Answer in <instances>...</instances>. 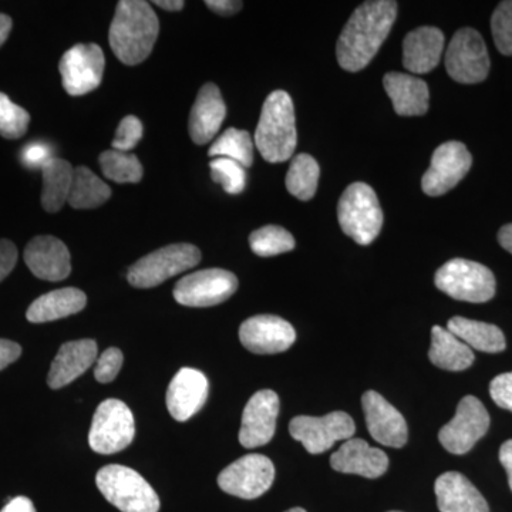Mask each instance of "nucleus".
Instances as JSON below:
<instances>
[{
	"mask_svg": "<svg viewBox=\"0 0 512 512\" xmlns=\"http://www.w3.org/2000/svg\"><path fill=\"white\" fill-rule=\"evenodd\" d=\"M285 512H306V511L303 510V508L296 507V508H291V510H288Z\"/></svg>",
	"mask_w": 512,
	"mask_h": 512,
	"instance_id": "nucleus-51",
	"label": "nucleus"
},
{
	"mask_svg": "<svg viewBox=\"0 0 512 512\" xmlns=\"http://www.w3.org/2000/svg\"><path fill=\"white\" fill-rule=\"evenodd\" d=\"M370 436L383 446L400 448L407 443V423L399 410L377 392L369 390L362 397Z\"/></svg>",
	"mask_w": 512,
	"mask_h": 512,
	"instance_id": "nucleus-18",
	"label": "nucleus"
},
{
	"mask_svg": "<svg viewBox=\"0 0 512 512\" xmlns=\"http://www.w3.org/2000/svg\"><path fill=\"white\" fill-rule=\"evenodd\" d=\"M74 168L69 161L53 157L42 168L43 191L42 205L50 214L62 210L69 200L70 188L73 183Z\"/></svg>",
	"mask_w": 512,
	"mask_h": 512,
	"instance_id": "nucleus-30",
	"label": "nucleus"
},
{
	"mask_svg": "<svg viewBox=\"0 0 512 512\" xmlns=\"http://www.w3.org/2000/svg\"><path fill=\"white\" fill-rule=\"evenodd\" d=\"M490 414L474 396H466L458 403L456 416L440 430L441 446L448 453L466 454L490 429Z\"/></svg>",
	"mask_w": 512,
	"mask_h": 512,
	"instance_id": "nucleus-12",
	"label": "nucleus"
},
{
	"mask_svg": "<svg viewBox=\"0 0 512 512\" xmlns=\"http://www.w3.org/2000/svg\"><path fill=\"white\" fill-rule=\"evenodd\" d=\"M430 362L440 369L461 372L474 363L473 350L448 329L434 326L431 329Z\"/></svg>",
	"mask_w": 512,
	"mask_h": 512,
	"instance_id": "nucleus-28",
	"label": "nucleus"
},
{
	"mask_svg": "<svg viewBox=\"0 0 512 512\" xmlns=\"http://www.w3.org/2000/svg\"><path fill=\"white\" fill-rule=\"evenodd\" d=\"M52 158V148L45 143H30L22 151V163L29 168H43Z\"/></svg>",
	"mask_w": 512,
	"mask_h": 512,
	"instance_id": "nucleus-42",
	"label": "nucleus"
},
{
	"mask_svg": "<svg viewBox=\"0 0 512 512\" xmlns=\"http://www.w3.org/2000/svg\"><path fill=\"white\" fill-rule=\"evenodd\" d=\"M238 289L237 276L225 269H204L184 276L174 288V299L190 308H210L231 298Z\"/></svg>",
	"mask_w": 512,
	"mask_h": 512,
	"instance_id": "nucleus-10",
	"label": "nucleus"
},
{
	"mask_svg": "<svg viewBox=\"0 0 512 512\" xmlns=\"http://www.w3.org/2000/svg\"><path fill=\"white\" fill-rule=\"evenodd\" d=\"M239 339L249 352L275 355L291 348L296 340V332L288 320L274 315H258L242 323Z\"/></svg>",
	"mask_w": 512,
	"mask_h": 512,
	"instance_id": "nucleus-16",
	"label": "nucleus"
},
{
	"mask_svg": "<svg viewBox=\"0 0 512 512\" xmlns=\"http://www.w3.org/2000/svg\"><path fill=\"white\" fill-rule=\"evenodd\" d=\"M25 262L30 272L43 281L60 282L72 272L69 249L52 235L33 238L25 249Z\"/></svg>",
	"mask_w": 512,
	"mask_h": 512,
	"instance_id": "nucleus-19",
	"label": "nucleus"
},
{
	"mask_svg": "<svg viewBox=\"0 0 512 512\" xmlns=\"http://www.w3.org/2000/svg\"><path fill=\"white\" fill-rule=\"evenodd\" d=\"M490 394L498 407L512 412V372L495 377L490 384Z\"/></svg>",
	"mask_w": 512,
	"mask_h": 512,
	"instance_id": "nucleus-41",
	"label": "nucleus"
},
{
	"mask_svg": "<svg viewBox=\"0 0 512 512\" xmlns=\"http://www.w3.org/2000/svg\"><path fill=\"white\" fill-rule=\"evenodd\" d=\"M383 84L399 116H423L429 110V86L419 77L392 72L384 76Z\"/></svg>",
	"mask_w": 512,
	"mask_h": 512,
	"instance_id": "nucleus-26",
	"label": "nucleus"
},
{
	"mask_svg": "<svg viewBox=\"0 0 512 512\" xmlns=\"http://www.w3.org/2000/svg\"><path fill=\"white\" fill-rule=\"evenodd\" d=\"M211 177L231 195L241 194L247 185V173L241 164L228 158H214L210 164Z\"/></svg>",
	"mask_w": 512,
	"mask_h": 512,
	"instance_id": "nucleus-37",
	"label": "nucleus"
},
{
	"mask_svg": "<svg viewBox=\"0 0 512 512\" xmlns=\"http://www.w3.org/2000/svg\"><path fill=\"white\" fill-rule=\"evenodd\" d=\"M124 356L120 349L110 348L97 360L94 377L99 383H110L119 375L123 366Z\"/></svg>",
	"mask_w": 512,
	"mask_h": 512,
	"instance_id": "nucleus-40",
	"label": "nucleus"
},
{
	"mask_svg": "<svg viewBox=\"0 0 512 512\" xmlns=\"http://www.w3.org/2000/svg\"><path fill=\"white\" fill-rule=\"evenodd\" d=\"M201 262V251L191 244H173L151 252L128 269L127 279L134 288L148 289L163 284Z\"/></svg>",
	"mask_w": 512,
	"mask_h": 512,
	"instance_id": "nucleus-6",
	"label": "nucleus"
},
{
	"mask_svg": "<svg viewBox=\"0 0 512 512\" xmlns=\"http://www.w3.org/2000/svg\"><path fill=\"white\" fill-rule=\"evenodd\" d=\"M498 242L505 251L512 254V224L504 225L498 232Z\"/></svg>",
	"mask_w": 512,
	"mask_h": 512,
	"instance_id": "nucleus-48",
	"label": "nucleus"
},
{
	"mask_svg": "<svg viewBox=\"0 0 512 512\" xmlns=\"http://www.w3.org/2000/svg\"><path fill=\"white\" fill-rule=\"evenodd\" d=\"M136 423L126 403L107 399L99 404L89 431V444L99 454H116L133 443Z\"/></svg>",
	"mask_w": 512,
	"mask_h": 512,
	"instance_id": "nucleus-8",
	"label": "nucleus"
},
{
	"mask_svg": "<svg viewBox=\"0 0 512 512\" xmlns=\"http://www.w3.org/2000/svg\"><path fill=\"white\" fill-rule=\"evenodd\" d=\"M156 5L158 8L164 10H170V12H178L184 8L185 3L183 0H156Z\"/></svg>",
	"mask_w": 512,
	"mask_h": 512,
	"instance_id": "nucleus-50",
	"label": "nucleus"
},
{
	"mask_svg": "<svg viewBox=\"0 0 512 512\" xmlns=\"http://www.w3.org/2000/svg\"><path fill=\"white\" fill-rule=\"evenodd\" d=\"M0 512H36V508L28 497H16L10 500Z\"/></svg>",
	"mask_w": 512,
	"mask_h": 512,
	"instance_id": "nucleus-46",
	"label": "nucleus"
},
{
	"mask_svg": "<svg viewBox=\"0 0 512 512\" xmlns=\"http://www.w3.org/2000/svg\"><path fill=\"white\" fill-rule=\"evenodd\" d=\"M356 424L345 412L323 417L298 416L289 424V433L311 454H322L338 441L352 439Z\"/></svg>",
	"mask_w": 512,
	"mask_h": 512,
	"instance_id": "nucleus-11",
	"label": "nucleus"
},
{
	"mask_svg": "<svg viewBox=\"0 0 512 512\" xmlns=\"http://www.w3.org/2000/svg\"><path fill=\"white\" fill-rule=\"evenodd\" d=\"M339 225L359 245H370L383 227V211L370 185H349L338 205Z\"/></svg>",
	"mask_w": 512,
	"mask_h": 512,
	"instance_id": "nucleus-4",
	"label": "nucleus"
},
{
	"mask_svg": "<svg viewBox=\"0 0 512 512\" xmlns=\"http://www.w3.org/2000/svg\"><path fill=\"white\" fill-rule=\"evenodd\" d=\"M22 355V348L12 340L0 339V370L5 369Z\"/></svg>",
	"mask_w": 512,
	"mask_h": 512,
	"instance_id": "nucleus-44",
	"label": "nucleus"
},
{
	"mask_svg": "<svg viewBox=\"0 0 512 512\" xmlns=\"http://www.w3.org/2000/svg\"><path fill=\"white\" fill-rule=\"evenodd\" d=\"M298 144L295 109L291 96L276 90L266 97L255 131V146L268 163H285Z\"/></svg>",
	"mask_w": 512,
	"mask_h": 512,
	"instance_id": "nucleus-3",
	"label": "nucleus"
},
{
	"mask_svg": "<svg viewBox=\"0 0 512 512\" xmlns=\"http://www.w3.org/2000/svg\"><path fill=\"white\" fill-rule=\"evenodd\" d=\"M495 46L505 56H512V0L497 6L491 18Z\"/></svg>",
	"mask_w": 512,
	"mask_h": 512,
	"instance_id": "nucleus-38",
	"label": "nucleus"
},
{
	"mask_svg": "<svg viewBox=\"0 0 512 512\" xmlns=\"http://www.w3.org/2000/svg\"><path fill=\"white\" fill-rule=\"evenodd\" d=\"M86 305V293L80 289H56L37 298L29 306L26 318L32 323L53 322L82 312Z\"/></svg>",
	"mask_w": 512,
	"mask_h": 512,
	"instance_id": "nucleus-27",
	"label": "nucleus"
},
{
	"mask_svg": "<svg viewBox=\"0 0 512 512\" xmlns=\"http://www.w3.org/2000/svg\"><path fill=\"white\" fill-rule=\"evenodd\" d=\"M473 157L460 141H448L441 144L433 157L429 170L423 175L421 188L430 197H440L454 187L470 171Z\"/></svg>",
	"mask_w": 512,
	"mask_h": 512,
	"instance_id": "nucleus-15",
	"label": "nucleus"
},
{
	"mask_svg": "<svg viewBox=\"0 0 512 512\" xmlns=\"http://www.w3.org/2000/svg\"><path fill=\"white\" fill-rule=\"evenodd\" d=\"M227 117L220 89L208 83L201 87L190 114V137L198 146L210 143Z\"/></svg>",
	"mask_w": 512,
	"mask_h": 512,
	"instance_id": "nucleus-22",
	"label": "nucleus"
},
{
	"mask_svg": "<svg viewBox=\"0 0 512 512\" xmlns=\"http://www.w3.org/2000/svg\"><path fill=\"white\" fill-rule=\"evenodd\" d=\"M274 480V463L262 454H248L221 471L218 485L234 497L255 500L272 487Z\"/></svg>",
	"mask_w": 512,
	"mask_h": 512,
	"instance_id": "nucleus-13",
	"label": "nucleus"
},
{
	"mask_svg": "<svg viewBox=\"0 0 512 512\" xmlns=\"http://www.w3.org/2000/svg\"><path fill=\"white\" fill-rule=\"evenodd\" d=\"M447 329L461 342L466 343L468 348L477 349L480 352L500 353L507 346L504 333L491 323L456 316L448 320Z\"/></svg>",
	"mask_w": 512,
	"mask_h": 512,
	"instance_id": "nucleus-29",
	"label": "nucleus"
},
{
	"mask_svg": "<svg viewBox=\"0 0 512 512\" xmlns=\"http://www.w3.org/2000/svg\"><path fill=\"white\" fill-rule=\"evenodd\" d=\"M444 50V35L433 26L414 29L404 37L403 64L410 73L426 74L439 66Z\"/></svg>",
	"mask_w": 512,
	"mask_h": 512,
	"instance_id": "nucleus-25",
	"label": "nucleus"
},
{
	"mask_svg": "<svg viewBox=\"0 0 512 512\" xmlns=\"http://www.w3.org/2000/svg\"><path fill=\"white\" fill-rule=\"evenodd\" d=\"M500 461L507 471L508 474V484H510V488L512 491V440L505 441L503 446L500 448Z\"/></svg>",
	"mask_w": 512,
	"mask_h": 512,
	"instance_id": "nucleus-47",
	"label": "nucleus"
},
{
	"mask_svg": "<svg viewBox=\"0 0 512 512\" xmlns=\"http://www.w3.org/2000/svg\"><path fill=\"white\" fill-rule=\"evenodd\" d=\"M143 131V124L137 117H124L117 128L116 137L113 140V150L123 151V153L133 150L143 138Z\"/></svg>",
	"mask_w": 512,
	"mask_h": 512,
	"instance_id": "nucleus-39",
	"label": "nucleus"
},
{
	"mask_svg": "<svg viewBox=\"0 0 512 512\" xmlns=\"http://www.w3.org/2000/svg\"><path fill=\"white\" fill-rule=\"evenodd\" d=\"M97 488L121 512H158L161 503L154 488L133 468L106 466L96 476Z\"/></svg>",
	"mask_w": 512,
	"mask_h": 512,
	"instance_id": "nucleus-5",
	"label": "nucleus"
},
{
	"mask_svg": "<svg viewBox=\"0 0 512 512\" xmlns=\"http://www.w3.org/2000/svg\"><path fill=\"white\" fill-rule=\"evenodd\" d=\"M330 466L339 473L379 478L389 468V457L380 448L370 447L365 440L352 437L332 454Z\"/></svg>",
	"mask_w": 512,
	"mask_h": 512,
	"instance_id": "nucleus-21",
	"label": "nucleus"
},
{
	"mask_svg": "<svg viewBox=\"0 0 512 512\" xmlns=\"http://www.w3.org/2000/svg\"><path fill=\"white\" fill-rule=\"evenodd\" d=\"M446 69L451 79L461 84H476L487 79L490 56L477 30L463 28L456 32L447 47Z\"/></svg>",
	"mask_w": 512,
	"mask_h": 512,
	"instance_id": "nucleus-9",
	"label": "nucleus"
},
{
	"mask_svg": "<svg viewBox=\"0 0 512 512\" xmlns=\"http://www.w3.org/2000/svg\"><path fill=\"white\" fill-rule=\"evenodd\" d=\"M30 116L28 111L0 93V136L8 140H18L28 131Z\"/></svg>",
	"mask_w": 512,
	"mask_h": 512,
	"instance_id": "nucleus-36",
	"label": "nucleus"
},
{
	"mask_svg": "<svg viewBox=\"0 0 512 512\" xmlns=\"http://www.w3.org/2000/svg\"><path fill=\"white\" fill-rule=\"evenodd\" d=\"M390 512H400V511H390Z\"/></svg>",
	"mask_w": 512,
	"mask_h": 512,
	"instance_id": "nucleus-52",
	"label": "nucleus"
},
{
	"mask_svg": "<svg viewBox=\"0 0 512 512\" xmlns=\"http://www.w3.org/2000/svg\"><path fill=\"white\" fill-rule=\"evenodd\" d=\"M99 161L103 174L114 183H140L143 178V165L134 154L109 150L101 154Z\"/></svg>",
	"mask_w": 512,
	"mask_h": 512,
	"instance_id": "nucleus-34",
	"label": "nucleus"
},
{
	"mask_svg": "<svg viewBox=\"0 0 512 512\" xmlns=\"http://www.w3.org/2000/svg\"><path fill=\"white\" fill-rule=\"evenodd\" d=\"M96 359L97 343L94 340L83 339L64 343L50 367L47 384L50 389H62L82 376Z\"/></svg>",
	"mask_w": 512,
	"mask_h": 512,
	"instance_id": "nucleus-24",
	"label": "nucleus"
},
{
	"mask_svg": "<svg viewBox=\"0 0 512 512\" xmlns=\"http://www.w3.org/2000/svg\"><path fill=\"white\" fill-rule=\"evenodd\" d=\"M208 156L228 158L248 168L254 163V141L248 131L228 128L212 143Z\"/></svg>",
	"mask_w": 512,
	"mask_h": 512,
	"instance_id": "nucleus-33",
	"label": "nucleus"
},
{
	"mask_svg": "<svg viewBox=\"0 0 512 512\" xmlns=\"http://www.w3.org/2000/svg\"><path fill=\"white\" fill-rule=\"evenodd\" d=\"M10 30H12V19L0 13V47L8 40Z\"/></svg>",
	"mask_w": 512,
	"mask_h": 512,
	"instance_id": "nucleus-49",
	"label": "nucleus"
},
{
	"mask_svg": "<svg viewBox=\"0 0 512 512\" xmlns=\"http://www.w3.org/2000/svg\"><path fill=\"white\" fill-rule=\"evenodd\" d=\"M18 262V249L8 239H0V282L15 268Z\"/></svg>",
	"mask_w": 512,
	"mask_h": 512,
	"instance_id": "nucleus-43",
	"label": "nucleus"
},
{
	"mask_svg": "<svg viewBox=\"0 0 512 512\" xmlns=\"http://www.w3.org/2000/svg\"><path fill=\"white\" fill-rule=\"evenodd\" d=\"M158 33L160 22L150 3L121 0L110 26V47L121 63L136 66L151 55Z\"/></svg>",
	"mask_w": 512,
	"mask_h": 512,
	"instance_id": "nucleus-2",
	"label": "nucleus"
},
{
	"mask_svg": "<svg viewBox=\"0 0 512 512\" xmlns=\"http://www.w3.org/2000/svg\"><path fill=\"white\" fill-rule=\"evenodd\" d=\"M434 491L440 512H490L480 491L467 477L456 471L441 474Z\"/></svg>",
	"mask_w": 512,
	"mask_h": 512,
	"instance_id": "nucleus-23",
	"label": "nucleus"
},
{
	"mask_svg": "<svg viewBox=\"0 0 512 512\" xmlns=\"http://www.w3.org/2000/svg\"><path fill=\"white\" fill-rule=\"evenodd\" d=\"M396 16L397 2L393 0L360 5L340 33L336 46L339 66L352 73L365 69L389 36Z\"/></svg>",
	"mask_w": 512,
	"mask_h": 512,
	"instance_id": "nucleus-1",
	"label": "nucleus"
},
{
	"mask_svg": "<svg viewBox=\"0 0 512 512\" xmlns=\"http://www.w3.org/2000/svg\"><path fill=\"white\" fill-rule=\"evenodd\" d=\"M319 175L318 161L309 154H298L286 175V188L298 200H312L318 190Z\"/></svg>",
	"mask_w": 512,
	"mask_h": 512,
	"instance_id": "nucleus-32",
	"label": "nucleus"
},
{
	"mask_svg": "<svg viewBox=\"0 0 512 512\" xmlns=\"http://www.w3.org/2000/svg\"><path fill=\"white\" fill-rule=\"evenodd\" d=\"M104 64L103 50L96 43L73 46L59 63L64 90L74 97L93 92L103 80Z\"/></svg>",
	"mask_w": 512,
	"mask_h": 512,
	"instance_id": "nucleus-14",
	"label": "nucleus"
},
{
	"mask_svg": "<svg viewBox=\"0 0 512 512\" xmlns=\"http://www.w3.org/2000/svg\"><path fill=\"white\" fill-rule=\"evenodd\" d=\"M208 379L200 370L184 367L171 380L167 390V409L177 421L190 420L208 397Z\"/></svg>",
	"mask_w": 512,
	"mask_h": 512,
	"instance_id": "nucleus-20",
	"label": "nucleus"
},
{
	"mask_svg": "<svg viewBox=\"0 0 512 512\" xmlns=\"http://www.w3.org/2000/svg\"><path fill=\"white\" fill-rule=\"evenodd\" d=\"M249 245L252 251L262 258H269L285 252L292 251L295 248V238L291 232L278 225H266L256 229L249 237Z\"/></svg>",
	"mask_w": 512,
	"mask_h": 512,
	"instance_id": "nucleus-35",
	"label": "nucleus"
},
{
	"mask_svg": "<svg viewBox=\"0 0 512 512\" xmlns=\"http://www.w3.org/2000/svg\"><path fill=\"white\" fill-rule=\"evenodd\" d=\"M437 288L456 301L484 303L495 295V276L487 266L468 259H451L434 278Z\"/></svg>",
	"mask_w": 512,
	"mask_h": 512,
	"instance_id": "nucleus-7",
	"label": "nucleus"
},
{
	"mask_svg": "<svg viewBox=\"0 0 512 512\" xmlns=\"http://www.w3.org/2000/svg\"><path fill=\"white\" fill-rule=\"evenodd\" d=\"M279 397L272 390H261L249 399L242 413L239 443L245 448L265 446L274 437L279 414Z\"/></svg>",
	"mask_w": 512,
	"mask_h": 512,
	"instance_id": "nucleus-17",
	"label": "nucleus"
},
{
	"mask_svg": "<svg viewBox=\"0 0 512 512\" xmlns=\"http://www.w3.org/2000/svg\"><path fill=\"white\" fill-rule=\"evenodd\" d=\"M205 5L221 16H232L242 9V2H232V0H207Z\"/></svg>",
	"mask_w": 512,
	"mask_h": 512,
	"instance_id": "nucleus-45",
	"label": "nucleus"
},
{
	"mask_svg": "<svg viewBox=\"0 0 512 512\" xmlns=\"http://www.w3.org/2000/svg\"><path fill=\"white\" fill-rule=\"evenodd\" d=\"M111 197L109 185L101 181L87 167L74 168L72 188H70V207L76 210H92L100 207Z\"/></svg>",
	"mask_w": 512,
	"mask_h": 512,
	"instance_id": "nucleus-31",
	"label": "nucleus"
}]
</instances>
